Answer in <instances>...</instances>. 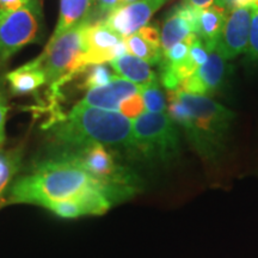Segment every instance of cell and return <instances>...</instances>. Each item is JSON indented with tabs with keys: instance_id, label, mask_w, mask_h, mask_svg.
I'll use <instances>...</instances> for the list:
<instances>
[{
	"instance_id": "cell-24",
	"label": "cell",
	"mask_w": 258,
	"mask_h": 258,
	"mask_svg": "<svg viewBox=\"0 0 258 258\" xmlns=\"http://www.w3.org/2000/svg\"><path fill=\"white\" fill-rule=\"evenodd\" d=\"M116 6H117V0H92L91 11L86 22L92 24L96 22L104 21V18L110 15Z\"/></svg>"
},
{
	"instance_id": "cell-20",
	"label": "cell",
	"mask_w": 258,
	"mask_h": 258,
	"mask_svg": "<svg viewBox=\"0 0 258 258\" xmlns=\"http://www.w3.org/2000/svg\"><path fill=\"white\" fill-rule=\"evenodd\" d=\"M140 93L143 96L146 112H167V98L161 90L159 79L141 86Z\"/></svg>"
},
{
	"instance_id": "cell-30",
	"label": "cell",
	"mask_w": 258,
	"mask_h": 258,
	"mask_svg": "<svg viewBox=\"0 0 258 258\" xmlns=\"http://www.w3.org/2000/svg\"><path fill=\"white\" fill-rule=\"evenodd\" d=\"M183 3L185 4L191 5L194 8H198V9H205L207 6L213 5L214 0H182Z\"/></svg>"
},
{
	"instance_id": "cell-9",
	"label": "cell",
	"mask_w": 258,
	"mask_h": 258,
	"mask_svg": "<svg viewBox=\"0 0 258 258\" xmlns=\"http://www.w3.org/2000/svg\"><path fill=\"white\" fill-rule=\"evenodd\" d=\"M253 12L254 5H249L231 10L226 16L224 28L215 47L226 60L246 53Z\"/></svg>"
},
{
	"instance_id": "cell-16",
	"label": "cell",
	"mask_w": 258,
	"mask_h": 258,
	"mask_svg": "<svg viewBox=\"0 0 258 258\" xmlns=\"http://www.w3.org/2000/svg\"><path fill=\"white\" fill-rule=\"evenodd\" d=\"M109 63L118 77L137 84L139 86H145L156 79H159L156 72L151 69L150 63L128 53L116 57Z\"/></svg>"
},
{
	"instance_id": "cell-4",
	"label": "cell",
	"mask_w": 258,
	"mask_h": 258,
	"mask_svg": "<svg viewBox=\"0 0 258 258\" xmlns=\"http://www.w3.org/2000/svg\"><path fill=\"white\" fill-rule=\"evenodd\" d=\"M54 156L64 158L85 170L103 186L112 205L132 198L140 190L139 177L116 158L110 147L104 145L59 148Z\"/></svg>"
},
{
	"instance_id": "cell-11",
	"label": "cell",
	"mask_w": 258,
	"mask_h": 258,
	"mask_svg": "<svg viewBox=\"0 0 258 258\" xmlns=\"http://www.w3.org/2000/svg\"><path fill=\"white\" fill-rule=\"evenodd\" d=\"M170 0H137L121 8H116L104 19L106 24L123 38L148 24L158 10Z\"/></svg>"
},
{
	"instance_id": "cell-17",
	"label": "cell",
	"mask_w": 258,
	"mask_h": 258,
	"mask_svg": "<svg viewBox=\"0 0 258 258\" xmlns=\"http://www.w3.org/2000/svg\"><path fill=\"white\" fill-rule=\"evenodd\" d=\"M227 14L228 12L224 9L215 5L200 10L196 35L205 42L209 49H214L217 47Z\"/></svg>"
},
{
	"instance_id": "cell-32",
	"label": "cell",
	"mask_w": 258,
	"mask_h": 258,
	"mask_svg": "<svg viewBox=\"0 0 258 258\" xmlns=\"http://www.w3.org/2000/svg\"><path fill=\"white\" fill-rule=\"evenodd\" d=\"M0 145H2V143H0Z\"/></svg>"
},
{
	"instance_id": "cell-5",
	"label": "cell",
	"mask_w": 258,
	"mask_h": 258,
	"mask_svg": "<svg viewBox=\"0 0 258 258\" xmlns=\"http://www.w3.org/2000/svg\"><path fill=\"white\" fill-rule=\"evenodd\" d=\"M179 154V127L167 112H144L133 120L132 157L152 164H170Z\"/></svg>"
},
{
	"instance_id": "cell-19",
	"label": "cell",
	"mask_w": 258,
	"mask_h": 258,
	"mask_svg": "<svg viewBox=\"0 0 258 258\" xmlns=\"http://www.w3.org/2000/svg\"><path fill=\"white\" fill-rule=\"evenodd\" d=\"M123 44L128 54L146 61L150 64H159L163 56L161 48L153 46L152 43L145 40L138 31L123 37Z\"/></svg>"
},
{
	"instance_id": "cell-12",
	"label": "cell",
	"mask_w": 258,
	"mask_h": 258,
	"mask_svg": "<svg viewBox=\"0 0 258 258\" xmlns=\"http://www.w3.org/2000/svg\"><path fill=\"white\" fill-rule=\"evenodd\" d=\"M200 10L182 2L167 12L160 31L161 50L170 49L189 35L196 34Z\"/></svg>"
},
{
	"instance_id": "cell-25",
	"label": "cell",
	"mask_w": 258,
	"mask_h": 258,
	"mask_svg": "<svg viewBox=\"0 0 258 258\" xmlns=\"http://www.w3.org/2000/svg\"><path fill=\"white\" fill-rule=\"evenodd\" d=\"M247 60L257 62L258 61V2L254 4V12L252 16V22H251V31L249 47L246 50Z\"/></svg>"
},
{
	"instance_id": "cell-3",
	"label": "cell",
	"mask_w": 258,
	"mask_h": 258,
	"mask_svg": "<svg viewBox=\"0 0 258 258\" xmlns=\"http://www.w3.org/2000/svg\"><path fill=\"white\" fill-rule=\"evenodd\" d=\"M95 190L105 192L103 186L79 165L64 158L51 156L15 180L10 186L8 202L29 203L44 208L51 202L79 198Z\"/></svg>"
},
{
	"instance_id": "cell-10",
	"label": "cell",
	"mask_w": 258,
	"mask_h": 258,
	"mask_svg": "<svg viewBox=\"0 0 258 258\" xmlns=\"http://www.w3.org/2000/svg\"><path fill=\"white\" fill-rule=\"evenodd\" d=\"M227 61L217 48L209 51L208 59L195 73L179 84V91L190 95L211 96L221 89L228 73Z\"/></svg>"
},
{
	"instance_id": "cell-29",
	"label": "cell",
	"mask_w": 258,
	"mask_h": 258,
	"mask_svg": "<svg viewBox=\"0 0 258 258\" xmlns=\"http://www.w3.org/2000/svg\"><path fill=\"white\" fill-rule=\"evenodd\" d=\"M29 2L30 0H0V11H16Z\"/></svg>"
},
{
	"instance_id": "cell-31",
	"label": "cell",
	"mask_w": 258,
	"mask_h": 258,
	"mask_svg": "<svg viewBox=\"0 0 258 258\" xmlns=\"http://www.w3.org/2000/svg\"><path fill=\"white\" fill-rule=\"evenodd\" d=\"M134 2H137V0H117V6H116V8H121V6L132 4V3Z\"/></svg>"
},
{
	"instance_id": "cell-13",
	"label": "cell",
	"mask_w": 258,
	"mask_h": 258,
	"mask_svg": "<svg viewBox=\"0 0 258 258\" xmlns=\"http://www.w3.org/2000/svg\"><path fill=\"white\" fill-rule=\"evenodd\" d=\"M141 86L129 80L116 76L105 85L89 90L80 101V104L104 109V110L118 111L120 104L128 97L140 92Z\"/></svg>"
},
{
	"instance_id": "cell-7",
	"label": "cell",
	"mask_w": 258,
	"mask_h": 258,
	"mask_svg": "<svg viewBox=\"0 0 258 258\" xmlns=\"http://www.w3.org/2000/svg\"><path fill=\"white\" fill-rule=\"evenodd\" d=\"M43 14L40 0H30L16 11H0V61L25 46L41 42Z\"/></svg>"
},
{
	"instance_id": "cell-2",
	"label": "cell",
	"mask_w": 258,
	"mask_h": 258,
	"mask_svg": "<svg viewBox=\"0 0 258 258\" xmlns=\"http://www.w3.org/2000/svg\"><path fill=\"white\" fill-rule=\"evenodd\" d=\"M48 134L56 145V150L101 144L123 150L131 156L133 121L118 111L78 103L67 114L51 122Z\"/></svg>"
},
{
	"instance_id": "cell-15",
	"label": "cell",
	"mask_w": 258,
	"mask_h": 258,
	"mask_svg": "<svg viewBox=\"0 0 258 258\" xmlns=\"http://www.w3.org/2000/svg\"><path fill=\"white\" fill-rule=\"evenodd\" d=\"M211 50L212 49H209V48L206 46V43L201 40V38L199 36L196 37V40L194 41L191 47H190L188 55H186L185 59L180 62L179 66L177 67L170 76L159 79L161 86H164L167 91H173V90L178 89L179 84L183 79H185L186 77L195 73L196 70H198L199 67H201L202 64L207 61L209 51Z\"/></svg>"
},
{
	"instance_id": "cell-22",
	"label": "cell",
	"mask_w": 258,
	"mask_h": 258,
	"mask_svg": "<svg viewBox=\"0 0 258 258\" xmlns=\"http://www.w3.org/2000/svg\"><path fill=\"white\" fill-rule=\"evenodd\" d=\"M86 71L85 79H84L83 88L89 90L99 88V86L105 85L109 82H111L115 78V74L111 72L108 67L102 64H92V66L88 67Z\"/></svg>"
},
{
	"instance_id": "cell-27",
	"label": "cell",
	"mask_w": 258,
	"mask_h": 258,
	"mask_svg": "<svg viewBox=\"0 0 258 258\" xmlns=\"http://www.w3.org/2000/svg\"><path fill=\"white\" fill-rule=\"evenodd\" d=\"M139 34L143 36L145 40H147L150 43H152L153 46L158 48H161V42H160V31L157 28V25L154 24H146L145 27L138 30Z\"/></svg>"
},
{
	"instance_id": "cell-6",
	"label": "cell",
	"mask_w": 258,
	"mask_h": 258,
	"mask_svg": "<svg viewBox=\"0 0 258 258\" xmlns=\"http://www.w3.org/2000/svg\"><path fill=\"white\" fill-rule=\"evenodd\" d=\"M86 21L69 29L55 38H49L47 47L36 57L46 74L47 84L57 86L85 71L80 60L84 54V29Z\"/></svg>"
},
{
	"instance_id": "cell-28",
	"label": "cell",
	"mask_w": 258,
	"mask_h": 258,
	"mask_svg": "<svg viewBox=\"0 0 258 258\" xmlns=\"http://www.w3.org/2000/svg\"><path fill=\"white\" fill-rule=\"evenodd\" d=\"M257 2L258 0H214L213 5L218 6V8L224 9L225 11L230 12L231 10H233L235 8L254 5Z\"/></svg>"
},
{
	"instance_id": "cell-21",
	"label": "cell",
	"mask_w": 258,
	"mask_h": 258,
	"mask_svg": "<svg viewBox=\"0 0 258 258\" xmlns=\"http://www.w3.org/2000/svg\"><path fill=\"white\" fill-rule=\"evenodd\" d=\"M21 165V153L18 151L0 153V196L9 188Z\"/></svg>"
},
{
	"instance_id": "cell-14",
	"label": "cell",
	"mask_w": 258,
	"mask_h": 258,
	"mask_svg": "<svg viewBox=\"0 0 258 258\" xmlns=\"http://www.w3.org/2000/svg\"><path fill=\"white\" fill-rule=\"evenodd\" d=\"M5 79L9 84L10 91L15 96L30 95L47 84L46 74L36 59L9 72Z\"/></svg>"
},
{
	"instance_id": "cell-8",
	"label": "cell",
	"mask_w": 258,
	"mask_h": 258,
	"mask_svg": "<svg viewBox=\"0 0 258 258\" xmlns=\"http://www.w3.org/2000/svg\"><path fill=\"white\" fill-rule=\"evenodd\" d=\"M127 53L122 38L104 21L89 23L84 29V54L80 60L85 71L92 64L110 62Z\"/></svg>"
},
{
	"instance_id": "cell-1",
	"label": "cell",
	"mask_w": 258,
	"mask_h": 258,
	"mask_svg": "<svg viewBox=\"0 0 258 258\" xmlns=\"http://www.w3.org/2000/svg\"><path fill=\"white\" fill-rule=\"evenodd\" d=\"M167 114L203 160L215 163L227 146L234 112L208 96L167 91Z\"/></svg>"
},
{
	"instance_id": "cell-26",
	"label": "cell",
	"mask_w": 258,
	"mask_h": 258,
	"mask_svg": "<svg viewBox=\"0 0 258 258\" xmlns=\"http://www.w3.org/2000/svg\"><path fill=\"white\" fill-rule=\"evenodd\" d=\"M9 112V102L4 85L0 82V143H4L5 140V123L6 116Z\"/></svg>"
},
{
	"instance_id": "cell-23",
	"label": "cell",
	"mask_w": 258,
	"mask_h": 258,
	"mask_svg": "<svg viewBox=\"0 0 258 258\" xmlns=\"http://www.w3.org/2000/svg\"><path fill=\"white\" fill-rule=\"evenodd\" d=\"M145 111H146V109H145V103L140 92L125 98L118 108V112H121L122 115L132 121L143 115Z\"/></svg>"
},
{
	"instance_id": "cell-18",
	"label": "cell",
	"mask_w": 258,
	"mask_h": 258,
	"mask_svg": "<svg viewBox=\"0 0 258 258\" xmlns=\"http://www.w3.org/2000/svg\"><path fill=\"white\" fill-rule=\"evenodd\" d=\"M92 0H60V12L56 27L50 38H55L86 21L91 11Z\"/></svg>"
}]
</instances>
